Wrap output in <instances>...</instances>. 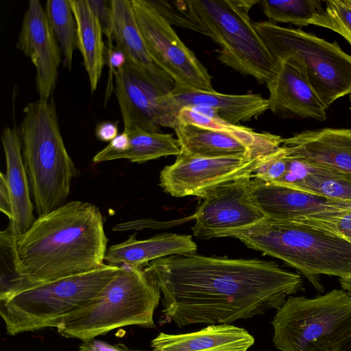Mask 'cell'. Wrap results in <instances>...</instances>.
I'll use <instances>...</instances> for the list:
<instances>
[{
    "instance_id": "obj_1",
    "label": "cell",
    "mask_w": 351,
    "mask_h": 351,
    "mask_svg": "<svg viewBox=\"0 0 351 351\" xmlns=\"http://www.w3.org/2000/svg\"><path fill=\"white\" fill-rule=\"evenodd\" d=\"M143 271L162 295V322L180 327L229 324L278 310L303 285L300 275L273 261L195 252L156 259Z\"/></svg>"
},
{
    "instance_id": "obj_2",
    "label": "cell",
    "mask_w": 351,
    "mask_h": 351,
    "mask_svg": "<svg viewBox=\"0 0 351 351\" xmlns=\"http://www.w3.org/2000/svg\"><path fill=\"white\" fill-rule=\"evenodd\" d=\"M108 239L99 209L79 200L38 216L18 238L0 234L10 274L1 275L0 300L35 285L95 271L105 264Z\"/></svg>"
},
{
    "instance_id": "obj_3",
    "label": "cell",
    "mask_w": 351,
    "mask_h": 351,
    "mask_svg": "<svg viewBox=\"0 0 351 351\" xmlns=\"http://www.w3.org/2000/svg\"><path fill=\"white\" fill-rule=\"evenodd\" d=\"M248 247L282 260L302 273L319 291L320 275L351 276V243L341 236L314 225L267 218L250 226L226 231Z\"/></svg>"
},
{
    "instance_id": "obj_4",
    "label": "cell",
    "mask_w": 351,
    "mask_h": 351,
    "mask_svg": "<svg viewBox=\"0 0 351 351\" xmlns=\"http://www.w3.org/2000/svg\"><path fill=\"white\" fill-rule=\"evenodd\" d=\"M23 112L19 134L38 217L67 202L77 170L64 145L53 99L29 102Z\"/></svg>"
},
{
    "instance_id": "obj_5",
    "label": "cell",
    "mask_w": 351,
    "mask_h": 351,
    "mask_svg": "<svg viewBox=\"0 0 351 351\" xmlns=\"http://www.w3.org/2000/svg\"><path fill=\"white\" fill-rule=\"evenodd\" d=\"M160 299L143 269L121 266L95 300L65 317L56 329L64 337L83 341L126 326L153 328Z\"/></svg>"
},
{
    "instance_id": "obj_6",
    "label": "cell",
    "mask_w": 351,
    "mask_h": 351,
    "mask_svg": "<svg viewBox=\"0 0 351 351\" xmlns=\"http://www.w3.org/2000/svg\"><path fill=\"white\" fill-rule=\"evenodd\" d=\"M259 0H187L204 34L220 47L219 60L259 84L276 75L278 63L257 33L250 10Z\"/></svg>"
},
{
    "instance_id": "obj_7",
    "label": "cell",
    "mask_w": 351,
    "mask_h": 351,
    "mask_svg": "<svg viewBox=\"0 0 351 351\" xmlns=\"http://www.w3.org/2000/svg\"><path fill=\"white\" fill-rule=\"evenodd\" d=\"M119 269L105 263L95 271L35 285L0 301L7 333L57 328L65 317L95 300Z\"/></svg>"
},
{
    "instance_id": "obj_8",
    "label": "cell",
    "mask_w": 351,
    "mask_h": 351,
    "mask_svg": "<svg viewBox=\"0 0 351 351\" xmlns=\"http://www.w3.org/2000/svg\"><path fill=\"white\" fill-rule=\"evenodd\" d=\"M254 25L273 59L298 67L327 108L337 99L351 95V55L337 42L270 21Z\"/></svg>"
},
{
    "instance_id": "obj_9",
    "label": "cell",
    "mask_w": 351,
    "mask_h": 351,
    "mask_svg": "<svg viewBox=\"0 0 351 351\" xmlns=\"http://www.w3.org/2000/svg\"><path fill=\"white\" fill-rule=\"evenodd\" d=\"M271 324L281 351H340L351 337V297L339 289L315 298L289 296Z\"/></svg>"
},
{
    "instance_id": "obj_10",
    "label": "cell",
    "mask_w": 351,
    "mask_h": 351,
    "mask_svg": "<svg viewBox=\"0 0 351 351\" xmlns=\"http://www.w3.org/2000/svg\"><path fill=\"white\" fill-rule=\"evenodd\" d=\"M135 17L154 62L176 86L213 91L207 69L147 0H131Z\"/></svg>"
},
{
    "instance_id": "obj_11",
    "label": "cell",
    "mask_w": 351,
    "mask_h": 351,
    "mask_svg": "<svg viewBox=\"0 0 351 351\" xmlns=\"http://www.w3.org/2000/svg\"><path fill=\"white\" fill-rule=\"evenodd\" d=\"M251 199L266 218L322 227L336 234V223L351 210V202L252 178Z\"/></svg>"
},
{
    "instance_id": "obj_12",
    "label": "cell",
    "mask_w": 351,
    "mask_h": 351,
    "mask_svg": "<svg viewBox=\"0 0 351 351\" xmlns=\"http://www.w3.org/2000/svg\"><path fill=\"white\" fill-rule=\"evenodd\" d=\"M268 155L211 158L180 153L174 163L160 171L159 184L173 197H201L205 192L221 184L252 178L255 169Z\"/></svg>"
},
{
    "instance_id": "obj_13",
    "label": "cell",
    "mask_w": 351,
    "mask_h": 351,
    "mask_svg": "<svg viewBox=\"0 0 351 351\" xmlns=\"http://www.w3.org/2000/svg\"><path fill=\"white\" fill-rule=\"evenodd\" d=\"M173 130L180 153L200 158L263 156L277 151L283 141L279 135L232 123L224 130H214L178 122Z\"/></svg>"
},
{
    "instance_id": "obj_14",
    "label": "cell",
    "mask_w": 351,
    "mask_h": 351,
    "mask_svg": "<svg viewBox=\"0 0 351 351\" xmlns=\"http://www.w3.org/2000/svg\"><path fill=\"white\" fill-rule=\"evenodd\" d=\"M252 178L228 182L205 192L195 212L192 231L197 238H218L228 230L241 229L266 217L253 203L250 193Z\"/></svg>"
},
{
    "instance_id": "obj_15",
    "label": "cell",
    "mask_w": 351,
    "mask_h": 351,
    "mask_svg": "<svg viewBox=\"0 0 351 351\" xmlns=\"http://www.w3.org/2000/svg\"><path fill=\"white\" fill-rule=\"evenodd\" d=\"M114 92L123 128L136 125L147 132L161 127L173 129L178 123L167 95L156 89L125 65L114 73Z\"/></svg>"
},
{
    "instance_id": "obj_16",
    "label": "cell",
    "mask_w": 351,
    "mask_h": 351,
    "mask_svg": "<svg viewBox=\"0 0 351 351\" xmlns=\"http://www.w3.org/2000/svg\"><path fill=\"white\" fill-rule=\"evenodd\" d=\"M16 47L36 68L39 99L49 100L56 88L62 60L58 43L49 26L45 9L38 0H30L24 14Z\"/></svg>"
},
{
    "instance_id": "obj_17",
    "label": "cell",
    "mask_w": 351,
    "mask_h": 351,
    "mask_svg": "<svg viewBox=\"0 0 351 351\" xmlns=\"http://www.w3.org/2000/svg\"><path fill=\"white\" fill-rule=\"evenodd\" d=\"M112 39L125 56L126 65L164 95L176 84L153 61L139 29L131 0H112Z\"/></svg>"
},
{
    "instance_id": "obj_18",
    "label": "cell",
    "mask_w": 351,
    "mask_h": 351,
    "mask_svg": "<svg viewBox=\"0 0 351 351\" xmlns=\"http://www.w3.org/2000/svg\"><path fill=\"white\" fill-rule=\"evenodd\" d=\"M277 63L275 76L266 84L269 110L281 117L324 121L328 108L301 70L289 62Z\"/></svg>"
},
{
    "instance_id": "obj_19",
    "label": "cell",
    "mask_w": 351,
    "mask_h": 351,
    "mask_svg": "<svg viewBox=\"0 0 351 351\" xmlns=\"http://www.w3.org/2000/svg\"><path fill=\"white\" fill-rule=\"evenodd\" d=\"M287 156L351 177V129L305 130L283 138Z\"/></svg>"
},
{
    "instance_id": "obj_20",
    "label": "cell",
    "mask_w": 351,
    "mask_h": 351,
    "mask_svg": "<svg viewBox=\"0 0 351 351\" xmlns=\"http://www.w3.org/2000/svg\"><path fill=\"white\" fill-rule=\"evenodd\" d=\"M5 154V173L10 194L12 215L4 231L12 239L23 235L36 220L29 184L24 165L19 132L5 127L1 134Z\"/></svg>"
},
{
    "instance_id": "obj_21",
    "label": "cell",
    "mask_w": 351,
    "mask_h": 351,
    "mask_svg": "<svg viewBox=\"0 0 351 351\" xmlns=\"http://www.w3.org/2000/svg\"><path fill=\"white\" fill-rule=\"evenodd\" d=\"M178 114L184 106L213 110L221 119L232 124L249 121L269 110L267 99L259 94L230 95L176 86L167 94Z\"/></svg>"
},
{
    "instance_id": "obj_22",
    "label": "cell",
    "mask_w": 351,
    "mask_h": 351,
    "mask_svg": "<svg viewBox=\"0 0 351 351\" xmlns=\"http://www.w3.org/2000/svg\"><path fill=\"white\" fill-rule=\"evenodd\" d=\"M254 338L231 324H213L184 334L160 332L152 340L153 351H247Z\"/></svg>"
},
{
    "instance_id": "obj_23",
    "label": "cell",
    "mask_w": 351,
    "mask_h": 351,
    "mask_svg": "<svg viewBox=\"0 0 351 351\" xmlns=\"http://www.w3.org/2000/svg\"><path fill=\"white\" fill-rule=\"evenodd\" d=\"M197 245L191 235L164 233L138 240L136 233L107 249L105 263L112 266L141 268L158 258L174 254L195 253Z\"/></svg>"
},
{
    "instance_id": "obj_24",
    "label": "cell",
    "mask_w": 351,
    "mask_h": 351,
    "mask_svg": "<svg viewBox=\"0 0 351 351\" xmlns=\"http://www.w3.org/2000/svg\"><path fill=\"white\" fill-rule=\"evenodd\" d=\"M77 24V49L88 74L90 90L97 87L106 62L103 31L88 0H70Z\"/></svg>"
},
{
    "instance_id": "obj_25",
    "label": "cell",
    "mask_w": 351,
    "mask_h": 351,
    "mask_svg": "<svg viewBox=\"0 0 351 351\" xmlns=\"http://www.w3.org/2000/svg\"><path fill=\"white\" fill-rule=\"evenodd\" d=\"M129 137L128 148L110 156L106 161L128 159L131 162L143 163L167 156H178L181 145L171 134L147 132L136 125L123 128Z\"/></svg>"
},
{
    "instance_id": "obj_26",
    "label": "cell",
    "mask_w": 351,
    "mask_h": 351,
    "mask_svg": "<svg viewBox=\"0 0 351 351\" xmlns=\"http://www.w3.org/2000/svg\"><path fill=\"white\" fill-rule=\"evenodd\" d=\"M322 1L315 0H262L261 9L269 21L300 26L315 25L333 31V25Z\"/></svg>"
},
{
    "instance_id": "obj_27",
    "label": "cell",
    "mask_w": 351,
    "mask_h": 351,
    "mask_svg": "<svg viewBox=\"0 0 351 351\" xmlns=\"http://www.w3.org/2000/svg\"><path fill=\"white\" fill-rule=\"evenodd\" d=\"M45 12L63 56V65L71 71L73 52L77 48V24L70 0H48Z\"/></svg>"
},
{
    "instance_id": "obj_28",
    "label": "cell",
    "mask_w": 351,
    "mask_h": 351,
    "mask_svg": "<svg viewBox=\"0 0 351 351\" xmlns=\"http://www.w3.org/2000/svg\"><path fill=\"white\" fill-rule=\"evenodd\" d=\"M291 188L322 197L351 202V177L319 166L318 170Z\"/></svg>"
},
{
    "instance_id": "obj_29",
    "label": "cell",
    "mask_w": 351,
    "mask_h": 351,
    "mask_svg": "<svg viewBox=\"0 0 351 351\" xmlns=\"http://www.w3.org/2000/svg\"><path fill=\"white\" fill-rule=\"evenodd\" d=\"M148 2L171 25H174L204 34L202 29L192 16L187 0H160Z\"/></svg>"
},
{
    "instance_id": "obj_30",
    "label": "cell",
    "mask_w": 351,
    "mask_h": 351,
    "mask_svg": "<svg viewBox=\"0 0 351 351\" xmlns=\"http://www.w3.org/2000/svg\"><path fill=\"white\" fill-rule=\"evenodd\" d=\"M287 167L286 150L281 146L277 151L267 156L254 171L252 178L274 183L285 174Z\"/></svg>"
},
{
    "instance_id": "obj_31",
    "label": "cell",
    "mask_w": 351,
    "mask_h": 351,
    "mask_svg": "<svg viewBox=\"0 0 351 351\" xmlns=\"http://www.w3.org/2000/svg\"><path fill=\"white\" fill-rule=\"evenodd\" d=\"M324 3L333 31L342 36L351 46V4L348 0H328Z\"/></svg>"
},
{
    "instance_id": "obj_32",
    "label": "cell",
    "mask_w": 351,
    "mask_h": 351,
    "mask_svg": "<svg viewBox=\"0 0 351 351\" xmlns=\"http://www.w3.org/2000/svg\"><path fill=\"white\" fill-rule=\"evenodd\" d=\"M287 167L283 176L274 184L289 187L304 180L307 176L315 173L319 166L304 160L287 156Z\"/></svg>"
},
{
    "instance_id": "obj_33",
    "label": "cell",
    "mask_w": 351,
    "mask_h": 351,
    "mask_svg": "<svg viewBox=\"0 0 351 351\" xmlns=\"http://www.w3.org/2000/svg\"><path fill=\"white\" fill-rule=\"evenodd\" d=\"M90 8L101 25L104 34L111 46L113 32V9L112 0H88Z\"/></svg>"
},
{
    "instance_id": "obj_34",
    "label": "cell",
    "mask_w": 351,
    "mask_h": 351,
    "mask_svg": "<svg viewBox=\"0 0 351 351\" xmlns=\"http://www.w3.org/2000/svg\"><path fill=\"white\" fill-rule=\"evenodd\" d=\"M79 350L80 351H131L132 349L123 343L112 345L95 338L83 341L79 347Z\"/></svg>"
},
{
    "instance_id": "obj_35",
    "label": "cell",
    "mask_w": 351,
    "mask_h": 351,
    "mask_svg": "<svg viewBox=\"0 0 351 351\" xmlns=\"http://www.w3.org/2000/svg\"><path fill=\"white\" fill-rule=\"evenodd\" d=\"M106 56L110 68V76L112 78V75L120 71L126 64V59L124 54L119 50L116 47L108 45V48L106 49Z\"/></svg>"
},
{
    "instance_id": "obj_36",
    "label": "cell",
    "mask_w": 351,
    "mask_h": 351,
    "mask_svg": "<svg viewBox=\"0 0 351 351\" xmlns=\"http://www.w3.org/2000/svg\"><path fill=\"white\" fill-rule=\"evenodd\" d=\"M165 223L151 219H140L118 223L113 227L112 230L116 232H122L143 228H158L165 226Z\"/></svg>"
},
{
    "instance_id": "obj_37",
    "label": "cell",
    "mask_w": 351,
    "mask_h": 351,
    "mask_svg": "<svg viewBox=\"0 0 351 351\" xmlns=\"http://www.w3.org/2000/svg\"><path fill=\"white\" fill-rule=\"evenodd\" d=\"M118 135L117 123L111 121L99 123L95 128L96 137L104 142H110Z\"/></svg>"
},
{
    "instance_id": "obj_38",
    "label": "cell",
    "mask_w": 351,
    "mask_h": 351,
    "mask_svg": "<svg viewBox=\"0 0 351 351\" xmlns=\"http://www.w3.org/2000/svg\"><path fill=\"white\" fill-rule=\"evenodd\" d=\"M0 210L8 219L12 215V207L5 174L0 173Z\"/></svg>"
},
{
    "instance_id": "obj_39",
    "label": "cell",
    "mask_w": 351,
    "mask_h": 351,
    "mask_svg": "<svg viewBox=\"0 0 351 351\" xmlns=\"http://www.w3.org/2000/svg\"><path fill=\"white\" fill-rule=\"evenodd\" d=\"M335 227L337 233L351 243V210L338 220Z\"/></svg>"
},
{
    "instance_id": "obj_40",
    "label": "cell",
    "mask_w": 351,
    "mask_h": 351,
    "mask_svg": "<svg viewBox=\"0 0 351 351\" xmlns=\"http://www.w3.org/2000/svg\"><path fill=\"white\" fill-rule=\"evenodd\" d=\"M341 286L351 297V276L347 278H339Z\"/></svg>"
},
{
    "instance_id": "obj_41",
    "label": "cell",
    "mask_w": 351,
    "mask_h": 351,
    "mask_svg": "<svg viewBox=\"0 0 351 351\" xmlns=\"http://www.w3.org/2000/svg\"><path fill=\"white\" fill-rule=\"evenodd\" d=\"M340 351H351V337L343 344Z\"/></svg>"
},
{
    "instance_id": "obj_42",
    "label": "cell",
    "mask_w": 351,
    "mask_h": 351,
    "mask_svg": "<svg viewBox=\"0 0 351 351\" xmlns=\"http://www.w3.org/2000/svg\"><path fill=\"white\" fill-rule=\"evenodd\" d=\"M348 2L351 4V0H348Z\"/></svg>"
},
{
    "instance_id": "obj_43",
    "label": "cell",
    "mask_w": 351,
    "mask_h": 351,
    "mask_svg": "<svg viewBox=\"0 0 351 351\" xmlns=\"http://www.w3.org/2000/svg\"><path fill=\"white\" fill-rule=\"evenodd\" d=\"M350 101H351V95H350Z\"/></svg>"
},
{
    "instance_id": "obj_44",
    "label": "cell",
    "mask_w": 351,
    "mask_h": 351,
    "mask_svg": "<svg viewBox=\"0 0 351 351\" xmlns=\"http://www.w3.org/2000/svg\"><path fill=\"white\" fill-rule=\"evenodd\" d=\"M144 351H149V350H144Z\"/></svg>"
},
{
    "instance_id": "obj_45",
    "label": "cell",
    "mask_w": 351,
    "mask_h": 351,
    "mask_svg": "<svg viewBox=\"0 0 351 351\" xmlns=\"http://www.w3.org/2000/svg\"><path fill=\"white\" fill-rule=\"evenodd\" d=\"M350 110H351V108H350Z\"/></svg>"
}]
</instances>
